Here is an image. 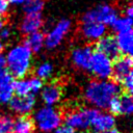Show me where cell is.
I'll return each instance as SVG.
<instances>
[{
	"mask_svg": "<svg viewBox=\"0 0 133 133\" xmlns=\"http://www.w3.org/2000/svg\"><path fill=\"white\" fill-rule=\"evenodd\" d=\"M119 50V53H122L124 56H131L133 52V32L132 30L123 31L116 33V36L114 37Z\"/></svg>",
	"mask_w": 133,
	"mask_h": 133,
	"instance_id": "2e32d148",
	"label": "cell"
},
{
	"mask_svg": "<svg viewBox=\"0 0 133 133\" xmlns=\"http://www.w3.org/2000/svg\"><path fill=\"white\" fill-rule=\"evenodd\" d=\"M34 127L39 131L49 133L55 131L62 123L61 112L53 106H44L38 108L33 115Z\"/></svg>",
	"mask_w": 133,
	"mask_h": 133,
	"instance_id": "3957f363",
	"label": "cell"
},
{
	"mask_svg": "<svg viewBox=\"0 0 133 133\" xmlns=\"http://www.w3.org/2000/svg\"><path fill=\"white\" fill-rule=\"evenodd\" d=\"M72 27V22L69 19H61L45 34V47L49 50H53L57 48L66 34L70 32Z\"/></svg>",
	"mask_w": 133,
	"mask_h": 133,
	"instance_id": "52a82bcc",
	"label": "cell"
},
{
	"mask_svg": "<svg viewBox=\"0 0 133 133\" xmlns=\"http://www.w3.org/2000/svg\"><path fill=\"white\" fill-rule=\"evenodd\" d=\"M14 97L12 83L0 85V105H7Z\"/></svg>",
	"mask_w": 133,
	"mask_h": 133,
	"instance_id": "603a6c76",
	"label": "cell"
},
{
	"mask_svg": "<svg viewBox=\"0 0 133 133\" xmlns=\"http://www.w3.org/2000/svg\"><path fill=\"white\" fill-rule=\"evenodd\" d=\"M34 129V123L28 115H20L14 121L12 133H33Z\"/></svg>",
	"mask_w": 133,
	"mask_h": 133,
	"instance_id": "e0dca14e",
	"label": "cell"
},
{
	"mask_svg": "<svg viewBox=\"0 0 133 133\" xmlns=\"http://www.w3.org/2000/svg\"><path fill=\"white\" fill-rule=\"evenodd\" d=\"M9 109L20 115H27L30 113L35 106V98L33 95L28 96H15L8 103Z\"/></svg>",
	"mask_w": 133,
	"mask_h": 133,
	"instance_id": "9c48e42d",
	"label": "cell"
},
{
	"mask_svg": "<svg viewBox=\"0 0 133 133\" xmlns=\"http://www.w3.org/2000/svg\"><path fill=\"white\" fill-rule=\"evenodd\" d=\"M44 21L41 14H27L20 24V30L23 34L29 35L37 32L43 27Z\"/></svg>",
	"mask_w": 133,
	"mask_h": 133,
	"instance_id": "5bb4252c",
	"label": "cell"
},
{
	"mask_svg": "<svg viewBox=\"0 0 133 133\" xmlns=\"http://www.w3.org/2000/svg\"><path fill=\"white\" fill-rule=\"evenodd\" d=\"M54 132H55V133H76L73 129H71L70 127H68V126H65V125L59 126Z\"/></svg>",
	"mask_w": 133,
	"mask_h": 133,
	"instance_id": "1f68e13d",
	"label": "cell"
},
{
	"mask_svg": "<svg viewBox=\"0 0 133 133\" xmlns=\"http://www.w3.org/2000/svg\"><path fill=\"white\" fill-rule=\"evenodd\" d=\"M3 26H4V21L2 19H0V30L3 28Z\"/></svg>",
	"mask_w": 133,
	"mask_h": 133,
	"instance_id": "8d00e7d4",
	"label": "cell"
},
{
	"mask_svg": "<svg viewBox=\"0 0 133 133\" xmlns=\"http://www.w3.org/2000/svg\"><path fill=\"white\" fill-rule=\"evenodd\" d=\"M12 77L9 75L6 64H5V59L3 55H0V85H6V84H11L12 83Z\"/></svg>",
	"mask_w": 133,
	"mask_h": 133,
	"instance_id": "cb8c5ba5",
	"label": "cell"
},
{
	"mask_svg": "<svg viewBox=\"0 0 133 133\" xmlns=\"http://www.w3.org/2000/svg\"><path fill=\"white\" fill-rule=\"evenodd\" d=\"M3 48H4V44H3V42L0 39V55H2V51H3Z\"/></svg>",
	"mask_w": 133,
	"mask_h": 133,
	"instance_id": "d590c367",
	"label": "cell"
},
{
	"mask_svg": "<svg viewBox=\"0 0 133 133\" xmlns=\"http://www.w3.org/2000/svg\"><path fill=\"white\" fill-rule=\"evenodd\" d=\"M112 66L113 61L111 58L97 50L92 52L88 72L91 73L97 79L107 80L112 77Z\"/></svg>",
	"mask_w": 133,
	"mask_h": 133,
	"instance_id": "5b68a950",
	"label": "cell"
},
{
	"mask_svg": "<svg viewBox=\"0 0 133 133\" xmlns=\"http://www.w3.org/2000/svg\"><path fill=\"white\" fill-rule=\"evenodd\" d=\"M9 4L18 5V6H25L30 0H7Z\"/></svg>",
	"mask_w": 133,
	"mask_h": 133,
	"instance_id": "d6a6232c",
	"label": "cell"
},
{
	"mask_svg": "<svg viewBox=\"0 0 133 133\" xmlns=\"http://www.w3.org/2000/svg\"><path fill=\"white\" fill-rule=\"evenodd\" d=\"M24 43L32 53H38L45 47V34L41 31L31 33L27 35V38Z\"/></svg>",
	"mask_w": 133,
	"mask_h": 133,
	"instance_id": "ac0fdd59",
	"label": "cell"
},
{
	"mask_svg": "<svg viewBox=\"0 0 133 133\" xmlns=\"http://www.w3.org/2000/svg\"><path fill=\"white\" fill-rule=\"evenodd\" d=\"M107 26L97 22H82L80 26V34L88 42H98L106 35Z\"/></svg>",
	"mask_w": 133,
	"mask_h": 133,
	"instance_id": "30bf717a",
	"label": "cell"
},
{
	"mask_svg": "<svg viewBox=\"0 0 133 133\" xmlns=\"http://www.w3.org/2000/svg\"><path fill=\"white\" fill-rule=\"evenodd\" d=\"M124 16L129 17V18H132V16H133V7H132V5H128V6L125 7Z\"/></svg>",
	"mask_w": 133,
	"mask_h": 133,
	"instance_id": "836d02e7",
	"label": "cell"
},
{
	"mask_svg": "<svg viewBox=\"0 0 133 133\" xmlns=\"http://www.w3.org/2000/svg\"><path fill=\"white\" fill-rule=\"evenodd\" d=\"M107 109L109 110V113H111L112 115H116V114H121V106H119V98L118 97H115L113 98L108 106H107Z\"/></svg>",
	"mask_w": 133,
	"mask_h": 133,
	"instance_id": "83f0119b",
	"label": "cell"
},
{
	"mask_svg": "<svg viewBox=\"0 0 133 133\" xmlns=\"http://www.w3.org/2000/svg\"><path fill=\"white\" fill-rule=\"evenodd\" d=\"M41 92V99L46 106H55L62 98V88L59 83L50 82L44 84Z\"/></svg>",
	"mask_w": 133,
	"mask_h": 133,
	"instance_id": "8fae6325",
	"label": "cell"
},
{
	"mask_svg": "<svg viewBox=\"0 0 133 133\" xmlns=\"http://www.w3.org/2000/svg\"><path fill=\"white\" fill-rule=\"evenodd\" d=\"M45 0H30L24 7V11L27 14H41L44 9Z\"/></svg>",
	"mask_w": 133,
	"mask_h": 133,
	"instance_id": "d4e9b609",
	"label": "cell"
},
{
	"mask_svg": "<svg viewBox=\"0 0 133 133\" xmlns=\"http://www.w3.org/2000/svg\"><path fill=\"white\" fill-rule=\"evenodd\" d=\"M119 98V106H121V114L130 115L133 112V99L130 94H124Z\"/></svg>",
	"mask_w": 133,
	"mask_h": 133,
	"instance_id": "7402d4cb",
	"label": "cell"
},
{
	"mask_svg": "<svg viewBox=\"0 0 133 133\" xmlns=\"http://www.w3.org/2000/svg\"><path fill=\"white\" fill-rule=\"evenodd\" d=\"M121 85L122 87L125 89L126 94H132L133 90V73H131L130 75H128L127 77H125L122 81H121Z\"/></svg>",
	"mask_w": 133,
	"mask_h": 133,
	"instance_id": "f1b7e54d",
	"label": "cell"
},
{
	"mask_svg": "<svg viewBox=\"0 0 133 133\" xmlns=\"http://www.w3.org/2000/svg\"><path fill=\"white\" fill-rule=\"evenodd\" d=\"M28 81H29V86H30V92L31 95H35V94H38L43 86H44V81L41 80L39 78L35 77V76H32L30 78H28Z\"/></svg>",
	"mask_w": 133,
	"mask_h": 133,
	"instance_id": "4316f807",
	"label": "cell"
},
{
	"mask_svg": "<svg viewBox=\"0 0 133 133\" xmlns=\"http://www.w3.org/2000/svg\"><path fill=\"white\" fill-rule=\"evenodd\" d=\"M118 17L116 9L109 4H100L86 11L82 17V22H97L106 26H111Z\"/></svg>",
	"mask_w": 133,
	"mask_h": 133,
	"instance_id": "8992f818",
	"label": "cell"
},
{
	"mask_svg": "<svg viewBox=\"0 0 133 133\" xmlns=\"http://www.w3.org/2000/svg\"><path fill=\"white\" fill-rule=\"evenodd\" d=\"M12 90L16 96H28L31 95L28 78H18L12 81Z\"/></svg>",
	"mask_w": 133,
	"mask_h": 133,
	"instance_id": "ffe728a7",
	"label": "cell"
},
{
	"mask_svg": "<svg viewBox=\"0 0 133 133\" xmlns=\"http://www.w3.org/2000/svg\"><path fill=\"white\" fill-rule=\"evenodd\" d=\"M110 27L116 33L123 32V31L132 30V18L126 17V16H122V17L118 16Z\"/></svg>",
	"mask_w": 133,
	"mask_h": 133,
	"instance_id": "44dd1931",
	"label": "cell"
},
{
	"mask_svg": "<svg viewBox=\"0 0 133 133\" xmlns=\"http://www.w3.org/2000/svg\"><path fill=\"white\" fill-rule=\"evenodd\" d=\"M132 65L133 60L132 56H122L117 57L116 60L113 62L112 66V77L114 78L115 82H121L125 77L132 73Z\"/></svg>",
	"mask_w": 133,
	"mask_h": 133,
	"instance_id": "4fadbf2b",
	"label": "cell"
},
{
	"mask_svg": "<svg viewBox=\"0 0 133 133\" xmlns=\"http://www.w3.org/2000/svg\"><path fill=\"white\" fill-rule=\"evenodd\" d=\"M9 9V3L7 0H0V19L4 17Z\"/></svg>",
	"mask_w": 133,
	"mask_h": 133,
	"instance_id": "4dcf8cb0",
	"label": "cell"
},
{
	"mask_svg": "<svg viewBox=\"0 0 133 133\" xmlns=\"http://www.w3.org/2000/svg\"><path fill=\"white\" fill-rule=\"evenodd\" d=\"M14 119L8 114H0V133H12Z\"/></svg>",
	"mask_w": 133,
	"mask_h": 133,
	"instance_id": "484cf974",
	"label": "cell"
},
{
	"mask_svg": "<svg viewBox=\"0 0 133 133\" xmlns=\"http://www.w3.org/2000/svg\"><path fill=\"white\" fill-rule=\"evenodd\" d=\"M121 86L109 79L91 80L84 88V99L96 109H107L109 102L118 97Z\"/></svg>",
	"mask_w": 133,
	"mask_h": 133,
	"instance_id": "6da1fadb",
	"label": "cell"
},
{
	"mask_svg": "<svg viewBox=\"0 0 133 133\" xmlns=\"http://www.w3.org/2000/svg\"><path fill=\"white\" fill-rule=\"evenodd\" d=\"M92 52L94 51L91 47L87 45L75 47L71 51V61L77 69L82 71H88Z\"/></svg>",
	"mask_w": 133,
	"mask_h": 133,
	"instance_id": "ba28073f",
	"label": "cell"
},
{
	"mask_svg": "<svg viewBox=\"0 0 133 133\" xmlns=\"http://www.w3.org/2000/svg\"><path fill=\"white\" fill-rule=\"evenodd\" d=\"M80 133H85V132H80Z\"/></svg>",
	"mask_w": 133,
	"mask_h": 133,
	"instance_id": "74e56055",
	"label": "cell"
},
{
	"mask_svg": "<svg viewBox=\"0 0 133 133\" xmlns=\"http://www.w3.org/2000/svg\"><path fill=\"white\" fill-rule=\"evenodd\" d=\"M90 126L95 130V132L109 131V130L114 129L115 117H114V115H112L109 112H104V111L98 110L90 123Z\"/></svg>",
	"mask_w": 133,
	"mask_h": 133,
	"instance_id": "7c38bea8",
	"label": "cell"
},
{
	"mask_svg": "<svg viewBox=\"0 0 133 133\" xmlns=\"http://www.w3.org/2000/svg\"><path fill=\"white\" fill-rule=\"evenodd\" d=\"M98 110L94 107H82L71 110L64 115V124L74 131H83L90 127V123Z\"/></svg>",
	"mask_w": 133,
	"mask_h": 133,
	"instance_id": "277c9868",
	"label": "cell"
},
{
	"mask_svg": "<svg viewBox=\"0 0 133 133\" xmlns=\"http://www.w3.org/2000/svg\"><path fill=\"white\" fill-rule=\"evenodd\" d=\"M95 133H118L115 129H112V130H109V131H105V132H95Z\"/></svg>",
	"mask_w": 133,
	"mask_h": 133,
	"instance_id": "e575fe53",
	"label": "cell"
},
{
	"mask_svg": "<svg viewBox=\"0 0 133 133\" xmlns=\"http://www.w3.org/2000/svg\"><path fill=\"white\" fill-rule=\"evenodd\" d=\"M35 77L39 78L41 80H48L53 76L54 73V66L51 62L48 61H44L41 62L36 68H35Z\"/></svg>",
	"mask_w": 133,
	"mask_h": 133,
	"instance_id": "d6986e66",
	"label": "cell"
},
{
	"mask_svg": "<svg viewBox=\"0 0 133 133\" xmlns=\"http://www.w3.org/2000/svg\"><path fill=\"white\" fill-rule=\"evenodd\" d=\"M96 46H97V51L103 53L104 55L108 56L111 59H116L121 54L114 36L105 35L97 42Z\"/></svg>",
	"mask_w": 133,
	"mask_h": 133,
	"instance_id": "9a60e30c",
	"label": "cell"
},
{
	"mask_svg": "<svg viewBox=\"0 0 133 133\" xmlns=\"http://www.w3.org/2000/svg\"><path fill=\"white\" fill-rule=\"evenodd\" d=\"M32 52L25 43L14 45L6 52L4 59L6 69L12 78H25L32 66Z\"/></svg>",
	"mask_w": 133,
	"mask_h": 133,
	"instance_id": "7a4b0ae2",
	"label": "cell"
},
{
	"mask_svg": "<svg viewBox=\"0 0 133 133\" xmlns=\"http://www.w3.org/2000/svg\"><path fill=\"white\" fill-rule=\"evenodd\" d=\"M11 35H12V30H11V28L4 25L3 28L0 30V39H1L2 42L8 41V39L11 37Z\"/></svg>",
	"mask_w": 133,
	"mask_h": 133,
	"instance_id": "f546056e",
	"label": "cell"
}]
</instances>
